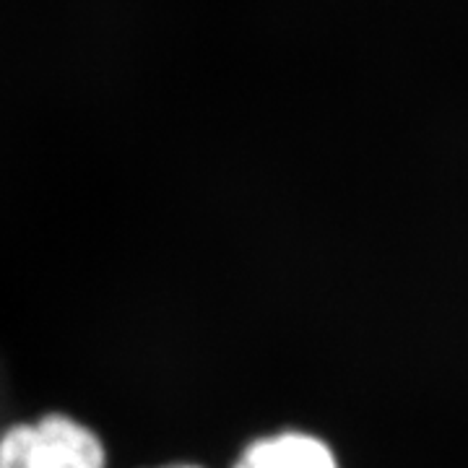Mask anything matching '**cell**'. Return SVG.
Returning a JSON list of instances; mask_svg holds the SVG:
<instances>
[{"label":"cell","instance_id":"obj_1","mask_svg":"<svg viewBox=\"0 0 468 468\" xmlns=\"http://www.w3.org/2000/svg\"><path fill=\"white\" fill-rule=\"evenodd\" d=\"M0 468H110V445L91 421L52 409L0 430Z\"/></svg>","mask_w":468,"mask_h":468},{"label":"cell","instance_id":"obj_2","mask_svg":"<svg viewBox=\"0 0 468 468\" xmlns=\"http://www.w3.org/2000/svg\"><path fill=\"white\" fill-rule=\"evenodd\" d=\"M229 468H338L334 448L304 430H279L252 437Z\"/></svg>","mask_w":468,"mask_h":468},{"label":"cell","instance_id":"obj_3","mask_svg":"<svg viewBox=\"0 0 468 468\" xmlns=\"http://www.w3.org/2000/svg\"><path fill=\"white\" fill-rule=\"evenodd\" d=\"M156 468H208V466L196 463V461H177V463H169V466H156Z\"/></svg>","mask_w":468,"mask_h":468}]
</instances>
